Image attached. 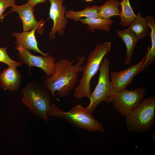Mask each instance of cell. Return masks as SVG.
I'll return each instance as SVG.
<instances>
[{"label": "cell", "instance_id": "6da1fadb", "mask_svg": "<svg viewBox=\"0 0 155 155\" xmlns=\"http://www.w3.org/2000/svg\"><path fill=\"white\" fill-rule=\"evenodd\" d=\"M76 63L74 60L62 59L55 63V71L51 76L48 77L42 86L48 90L54 98H57L55 93L59 97L68 95L77 84L79 73L83 72L86 57L84 55L78 57Z\"/></svg>", "mask_w": 155, "mask_h": 155}, {"label": "cell", "instance_id": "7a4b0ae2", "mask_svg": "<svg viewBox=\"0 0 155 155\" xmlns=\"http://www.w3.org/2000/svg\"><path fill=\"white\" fill-rule=\"evenodd\" d=\"M111 48V42H106L97 45L90 53L84 66L82 77L74 90L73 95L75 98H89L91 93V80L99 70L101 63L104 58L108 55Z\"/></svg>", "mask_w": 155, "mask_h": 155}, {"label": "cell", "instance_id": "3957f363", "mask_svg": "<svg viewBox=\"0 0 155 155\" xmlns=\"http://www.w3.org/2000/svg\"><path fill=\"white\" fill-rule=\"evenodd\" d=\"M23 103L34 115L47 123L48 112L51 106V94L49 91L37 83H28L22 90Z\"/></svg>", "mask_w": 155, "mask_h": 155}, {"label": "cell", "instance_id": "277c9868", "mask_svg": "<svg viewBox=\"0 0 155 155\" xmlns=\"http://www.w3.org/2000/svg\"><path fill=\"white\" fill-rule=\"evenodd\" d=\"M92 113L80 104L65 112L54 103L51 104L48 112L49 117L59 118L80 129L89 131L104 132L102 125L94 118Z\"/></svg>", "mask_w": 155, "mask_h": 155}, {"label": "cell", "instance_id": "5b68a950", "mask_svg": "<svg viewBox=\"0 0 155 155\" xmlns=\"http://www.w3.org/2000/svg\"><path fill=\"white\" fill-rule=\"evenodd\" d=\"M155 97L145 98L138 106L126 117L127 128L129 131L146 132L151 129L155 120Z\"/></svg>", "mask_w": 155, "mask_h": 155}, {"label": "cell", "instance_id": "8992f818", "mask_svg": "<svg viewBox=\"0 0 155 155\" xmlns=\"http://www.w3.org/2000/svg\"><path fill=\"white\" fill-rule=\"evenodd\" d=\"M110 61L104 57L100 65L98 82L94 90L89 98L90 102L86 108L92 113L96 107L102 102H111L113 95V90L109 78Z\"/></svg>", "mask_w": 155, "mask_h": 155}, {"label": "cell", "instance_id": "52a82bcc", "mask_svg": "<svg viewBox=\"0 0 155 155\" xmlns=\"http://www.w3.org/2000/svg\"><path fill=\"white\" fill-rule=\"evenodd\" d=\"M146 93V89L143 87L131 90L125 88L113 94L111 102L120 114L126 116L145 98Z\"/></svg>", "mask_w": 155, "mask_h": 155}, {"label": "cell", "instance_id": "ba28073f", "mask_svg": "<svg viewBox=\"0 0 155 155\" xmlns=\"http://www.w3.org/2000/svg\"><path fill=\"white\" fill-rule=\"evenodd\" d=\"M18 50L17 56L19 62L24 64L31 70L32 67H36L41 69L50 77L53 74L55 69V58L51 55L46 56H37L31 53L28 49L21 46H16Z\"/></svg>", "mask_w": 155, "mask_h": 155}, {"label": "cell", "instance_id": "9c48e42d", "mask_svg": "<svg viewBox=\"0 0 155 155\" xmlns=\"http://www.w3.org/2000/svg\"><path fill=\"white\" fill-rule=\"evenodd\" d=\"M146 57V54L142 60L136 64L131 65L120 71L111 72V82L113 90V95L125 89L137 74L145 69L146 68L144 63Z\"/></svg>", "mask_w": 155, "mask_h": 155}, {"label": "cell", "instance_id": "30bf717a", "mask_svg": "<svg viewBox=\"0 0 155 155\" xmlns=\"http://www.w3.org/2000/svg\"><path fill=\"white\" fill-rule=\"evenodd\" d=\"M34 8L28 3L21 5L14 4L10 11L5 15L3 19L8 13L12 12H17L21 19L23 26L24 32H28L34 28L40 34H43L45 22L44 20L37 21L35 18L34 14Z\"/></svg>", "mask_w": 155, "mask_h": 155}, {"label": "cell", "instance_id": "8fae6325", "mask_svg": "<svg viewBox=\"0 0 155 155\" xmlns=\"http://www.w3.org/2000/svg\"><path fill=\"white\" fill-rule=\"evenodd\" d=\"M51 3L49 11V18L53 22V25L49 34L50 39L55 37L57 32L60 36L63 35L67 26L68 18L65 15V6L63 5L64 0H49Z\"/></svg>", "mask_w": 155, "mask_h": 155}, {"label": "cell", "instance_id": "7c38bea8", "mask_svg": "<svg viewBox=\"0 0 155 155\" xmlns=\"http://www.w3.org/2000/svg\"><path fill=\"white\" fill-rule=\"evenodd\" d=\"M22 79V75L16 68L8 67L0 73V86L4 90H18Z\"/></svg>", "mask_w": 155, "mask_h": 155}, {"label": "cell", "instance_id": "4fadbf2b", "mask_svg": "<svg viewBox=\"0 0 155 155\" xmlns=\"http://www.w3.org/2000/svg\"><path fill=\"white\" fill-rule=\"evenodd\" d=\"M35 31H36V28H34L28 32L13 33L12 35L16 38L14 43L16 46H21L25 49L33 50L39 53L43 56H47L50 54V52L44 53L38 48V42L35 35Z\"/></svg>", "mask_w": 155, "mask_h": 155}, {"label": "cell", "instance_id": "5bb4252c", "mask_svg": "<svg viewBox=\"0 0 155 155\" xmlns=\"http://www.w3.org/2000/svg\"><path fill=\"white\" fill-rule=\"evenodd\" d=\"M117 34L122 40L126 46V56L124 61L127 65L131 62L133 54L138 40L135 34L128 28L122 30H117Z\"/></svg>", "mask_w": 155, "mask_h": 155}, {"label": "cell", "instance_id": "9a60e30c", "mask_svg": "<svg viewBox=\"0 0 155 155\" xmlns=\"http://www.w3.org/2000/svg\"><path fill=\"white\" fill-rule=\"evenodd\" d=\"M148 27L145 18L139 13L128 26V28L134 33L139 40L144 39L149 34Z\"/></svg>", "mask_w": 155, "mask_h": 155}, {"label": "cell", "instance_id": "2e32d148", "mask_svg": "<svg viewBox=\"0 0 155 155\" xmlns=\"http://www.w3.org/2000/svg\"><path fill=\"white\" fill-rule=\"evenodd\" d=\"M98 7L96 5H92L87 6L81 11L69 10L65 12V16L68 19L76 22L79 21L82 18H101L98 13Z\"/></svg>", "mask_w": 155, "mask_h": 155}, {"label": "cell", "instance_id": "e0dca14e", "mask_svg": "<svg viewBox=\"0 0 155 155\" xmlns=\"http://www.w3.org/2000/svg\"><path fill=\"white\" fill-rule=\"evenodd\" d=\"M145 18L147 25L150 28L151 41V46L148 48L146 59L144 63L146 68L155 60V19L153 16H148Z\"/></svg>", "mask_w": 155, "mask_h": 155}, {"label": "cell", "instance_id": "ac0fdd59", "mask_svg": "<svg viewBox=\"0 0 155 155\" xmlns=\"http://www.w3.org/2000/svg\"><path fill=\"white\" fill-rule=\"evenodd\" d=\"M79 21L83 24L87 25L88 29L91 32H94L96 30L109 32L113 22L111 19H106L101 18H82Z\"/></svg>", "mask_w": 155, "mask_h": 155}, {"label": "cell", "instance_id": "d6986e66", "mask_svg": "<svg viewBox=\"0 0 155 155\" xmlns=\"http://www.w3.org/2000/svg\"><path fill=\"white\" fill-rule=\"evenodd\" d=\"M120 3L117 0H108L98 7V13L102 18L109 19L113 16H119Z\"/></svg>", "mask_w": 155, "mask_h": 155}, {"label": "cell", "instance_id": "ffe728a7", "mask_svg": "<svg viewBox=\"0 0 155 155\" xmlns=\"http://www.w3.org/2000/svg\"><path fill=\"white\" fill-rule=\"evenodd\" d=\"M120 3V25L123 27L128 26L135 19L137 15L134 13L129 0H121Z\"/></svg>", "mask_w": 155, "mask_h": 155}, {"label": "cell", "instance_id": "44dd1931", "mask_svg": "<svg viewBox=\"0 0 155 155\" xmlns=\"http://www.w3.org/2000/svg\"><path fill=\"white\" fill-rule=\"evenodd\" d=\"M7 49L6 46L0 48V62L6 64L8 67L16 68L21 66L22 65L21 63L10 58L7 52Z\"/></svg>", "mask_w": 155, "mask_h": 155}, {"label": "cell", "instance_id": "7402d4cb", "mask_svg": "<svg viewBox=\"0 0 155 155\" xmlns=\"http://www.w3.org/2000/svg\"><path fill=\"white\" fill-rule=\"evenodd\" d=\"M15 0H0V22L3 19V13L8 7H12L15 4Z\"/></svg>", "mask_w": 155, "mask_h": 155}, {"label": "cell", "instance_id": "603a6c76", "mask_svg": "<svg viewBox=\"0 0 155 155\" xmlns=\"http://www.w3.org/2000/svg\"><path fill=\"white\" fill-rule=\"evenodd\" d=\"M47 0H28V3L34 8L38 4L43 3Z\"/></svg>", "mask_w": 155, "mask_h": 155}, {"label": "cell", "instance_id": "cb8c5ba5", "mask_svg": "<svg viewBox=\"0 0 155 155\" xmlns=\"http://www.w3.org/2000/svg\"><path fill=\"white\" fill-rule=\"evenodd\" d=\"M86 1L87 2H91L93 1L94 0H84Z\"/></svg>", "mask_w": 155, "mask_h": 155}, {"label": "cell", "instance_id": "d4e9b609", "mask_svg": "<svg viewBox=\"0 0 155 155\" xmlns=\"http://www.w3.org/2000/svg\"></svg>", "mask_w": 155, "mask_h": 155}]
</instances>
